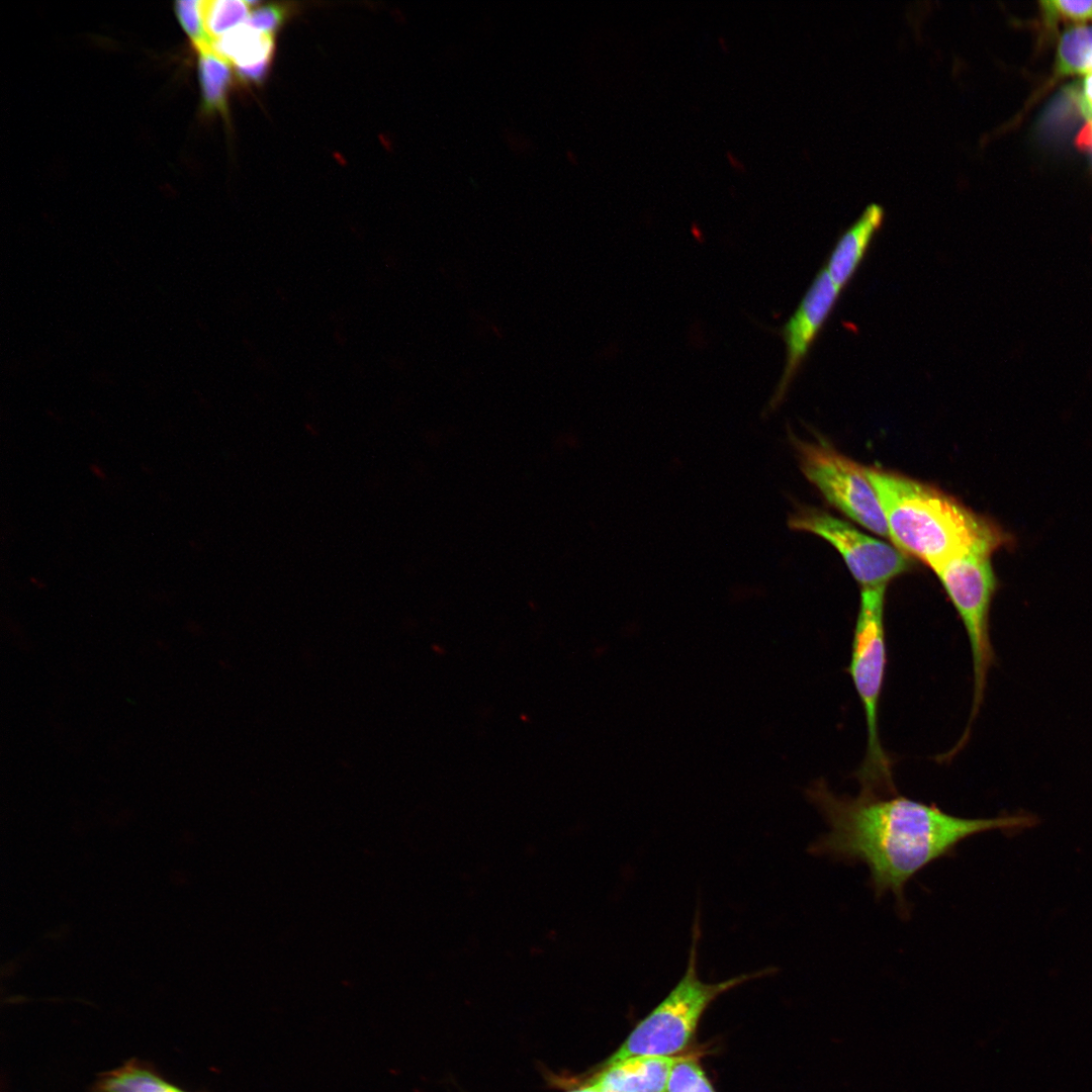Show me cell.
<instances>
[{
  "instance_id": "obj_15",
  "label": "cell",
  "mask_w": 1092,
  "mask_h": 1092,
  "mask_svg": "<svg viewBox=\"0 0 1092 1092\" xmlns=\"http://www.w3.org/2000/svg\"><path fill=\"white\" fill-rule=\"evenodd\" d=\"M253 2L242 0L203 1L204 29L213 42L230 30L246 22Z\"/></svg>"
},
{
  "instance_id": "obj_18",
  "label": "cell",
  "mask_w": 1092,
  "mask_h": 1092,
  "mask_svg": "<svg viewBox=\"0 0 1092 1092\" xmlns=\"http://www.w3.org/2000/svg\"><path fill=\"white\" fill-rule=\"evenodd\" d=\"M175 10L182 27L196 49L212 44L204 29L203 1H179L176 2Z\"/></svg>"
},
{
  "instance_id": "obj_24",
  "label": "cell",
  "mask_w": 1092,
  "mask_h": 1092,
  "mask_svg": "<svg viewBox=\"0 0 1092 1092\" xmlns=\"http://www.w3.org/2000/svg\"><path fill=\"white\" fill-rule=\"evenodd\" d=\"M91 468H92V471H93V472H94V473H95L96 475H98V476H100V477H103V476H104L103 472H101V470H100V468H99L98 466H94V465H92V467H91Z\"/></svg>"
},
{
  "instance_id": "obj_16",
  "label": "cell",
  "mask_w": 1092,
  "mask_h": 1092,
  "mask_svg": "<svg viewBox=\"0 0 1092 1092\" xmlns=\"http://www.w3.org/2000/svg\"><path fill=\"white\" fill-rule=\"evenodd\" d=\"M666 1092H715L698 1061L676 1057L668 1075Z\"/></svg>"
},
{
  "instance_id": "obj_12",
  "label": "cell",
  "mask_w": 1092,
  "mask_h": 1092,
  "mask_svg": "<svg viewBox=\"0 0 1092 1092\" xmlns=\"http://www.w3.org/2000/svg\"><path fill=\"white\" fill-rule=\"evenodd\" d=\"M89 1092H191L169 1081L154 1064L136 1058L99 1073ZM202 1092V1091H200ZM204 1092V1091H203Z\"/></svg>"
},
{
  "instance_id": "obj_22",
  "label": "cell",
  "mask_w": 1092,
  "mask_h": 1092,
  "mask_svg": "<svg viewBox=\"0 0 1092 1092\" xmlns=\"http://www.w3.org/2000/svg\"><path fill=\"white\" fill-rule=\"evenodd\" d=\"M564 1092H599V1091L595 1090L594 1088H592L589 1086L580 1085V1086H573V1087H570V1088H566V1090Z\"/></svg>"
},
{
  "instance_id": "obj_4",
  "label": "cell",
  "mask_w": 1092,
  "mask_h": 1092,
  "mask_svg": "<svg viewBox=\"0 0 1092 1092\" xmlns=\"http://www.w3.org/2000/svg\"><path fill=\"white\" fill-rule=\"evenodd\" d=\"M886 586L861 588L848 672L863 708L867 747L856 771L861 793L890 795L896 790L892 760L879 734L878 714L887 662L884 623Z\"/></svg>"
},
{
  "instance_id": "obj_2",
  "label": "cell",
  "mask_w": 1092,
  "mask_h": 1092,
  "mask_svg": "<svg viewBox=\"0 0 1092 1092\" xmlns=\"http://www.w3.org/2000/svg\"><path fill=\"white\" fill-rule=\"evenodd\" d=\"M866 473L882 506L889 538L932 570L979 544L1014 543L994 522L931 485L877 467H866Z\"/></svg>"
},
{
  "instance_id": "obj_1",
  "label": "cell",
  "mask_w": 1092,
  "mask_h": 1092,
  "mask_svg": "<svg viewBox=\"0 0 1092 1092\" xmlns=\"http://www.w3.org/2000/svg\"><path fill=\"white\" fill-rule=\"evenodd\" d=\"M807 794L829 828L810 852L864 863L876 897L891 892L901 914H908L906 884L929 863L953 854L963 840L990 830L1017 832L1039 823L1030 813L963 818L896 793L837 795L825 782H817Z\"/></svg>"
},
{
  "instance_id": "obj_3",
  "label": "cell",
  "mask_w": 1092,
  "mask_h": 1092,
  "mask_svg": "<svg viewBox=\"0 0 1092 1092\" xmlns=\"http://www.w3.org/2000/svg\"><path fill=\"white\" fill-rule=\"evenodd\" d=\"M699 939L700 922L697 912L692 927V941L684 976L601 1066L636 1056H674L690 1044L703 1013L719 995L751 979L767 976L772 972L771 969L766 968L719 983H705L698 975Z\"/></svg>"
},
{
  "instance_id": "obj_23",
  "label": "cell",
  "mask_w": 1092,
  "mask_h": 1092,
  "mask_svg": "<svg viewBox=\"0 0 1092 1092\" xmlns=\"http://www.w3.org/2000/svg\"><path fill=\"white\" fill-rule=\"evenodd\" d=\"M566 159L568 160L569 163H571L573 165L578 163V159H577L576 154L571 150H568L566 152Z\"/></svg>"
},
{
  "instance_id": "obj_6",
  "label": "cell",
  "mask_w": 1092,
  "mask_h": 1092,
  "mask_svg": "<svg viewBox=\"0 0 1092 1092\" xmlns=\"http://www.w3.org/2000/svg\"><path fill=\"white\" fill-rule=\"evenodd\" d=\"M790 438L801 471L825 499L871 532L889 538L885 515L866 467L825 442H805L793 435Z\"/></svg>"
},
{
  "instance_id": "obj_8",
  "label": "cell",
  "mask_w": 1092,
  "mask_h": 1092,
  "mask_svg": "<svg viewBox=\"0 0 1092 1092\" xmlns=\"http://www.w3.org/2000/svg\"><path fill=\"white\" fill-rule=\"evenodd\" d=\"M840 290L822 268L797 309L780 330L786 345V361L767 411L778 408L784 401L812 345L833 310Z\"/></svg>"
},
{
  "instance_id": "obj_5",
  "label": "cell",
  "mask_w": 1092,
  "mask_h": 1092,
  "mask_svg": "<svg viewBox=\"0 0 1092 1092\" xmlns=\"http://www.w3.org/2000/svg\"><path fill=\"white\" fill-rule=\"evenodd\" d=\"M1002 547L998 543L979 544L933 570L963 622L972 655L973 702L969 724L960 740L962 744H966L970 726L980 711L988 673L996 659L989 621L991 603L997 589L991 557Z\"/></svg>"
},
{
  "instance_id": "obj_10",
  "label": "cell",
  "mask_w": 1092,
  "mask_h": 1092,
  "mask_svg": "<svg viewBox=\"0 0 1092 1092\" xmlns=\"http://www.w3.org/2000/svg\"><path fill=\"white\" fill-rule=\"evenodd\" d=\"M885 211L879 204L867 206L859 217L839 237L824 267L833 283L842 289L854 276L881 229Z\"/></svg>"
},
{
  "instance_id": "obj_7",
  "label": "cell",
  "mask_w": 1092,
  "mask_h": 1092,
  "mask_svg": "<svg viewBox=\"0 0 1092 1092\" xmlns=\"http://www.w3.org/2000/svg\"><path fill=\"white\" fill-rule=\"evenodd\" d=\"M788 525L794 531L809 532L829 542L861 588L887 586L910 566L907 555L896 546L866 535L820 509L800 506L790 515Z\"/></svg>"
},
{
  "instance_id": "obj_17",
  "label": "cell",
  "mask_w": 1092,
  "mask_h": 1092,
  "mask_svg": "<svg viewBox=\"0 0 1092 1092\" xmlns=\"http://www.w3.org/2000/svg\"><path fill=\"white\" fill-rule=\"evenodd\" d=\"M1042 17L1049 26L1059 22L1079 25L1092 20V0H1044L1039 2Z\"/></svg>"
},
{
  "instance_id": "obj_14",
  "label": "cell",
  "mask_w": 1092,
  "mask_h": 1092,
  "mask_svg": "<svg viewBox=\"0 0 1092 1092\" xmlns=\"http://www.w3.org/2000/svg\"><path fill=\"white\" fill-rule=\"evenodd\" d=\"M196 50L199 54V78L204 106L209 111H224L232 80L229 62L218 56L211 46Z\"/></svg>"
},
{
  "instance_id": "obj_21",
  "label": "cell",
  "mask_w": 1092,
  "mask_h": 1092,
  "mask_svg": "<svg viewBox=\"0 0 1092 1092\" xmlns=\"http://www.w3.org/2000/svg\"><path fill=\"white\" fill-rule=\"evenodd\" d=\"M729 164L738 171H745V165L731 152L726 153Z\"/></svg>"
},
{
  "instance_id": "obj_13",
  "label": "cell",
  "mask_w": 1092,
  "mask_h": 1092,
  "mask_svg": "<svg viewBox=\"0 0 1092 1092\" xmlns=\"http://www.w3.org/2000/svg\"><path fill=\"white\" fill-rule=\"evenodd\" d=\"M1055 75H1092V25H1071L1066 28L1057 48Z\"/></svg>"
},
{
  "instance_id": "obj_9",
  "label": "cell",
  "mask_w": 1092,
  "mask_h": 1092,
  "mask_svg": "<svg viewBox=\"0 0 1092 1092\" xmlns=\"http://www.w3.org/2000/svg\"><path fill=\"white\" fill-rule=\"evenodd\" d=\"M676 1056H636L599 1066L584 1076L558 1077L560 1087L589 1086L599 1092H666Z\"/></svg>"
},
{
  "instance_id": "obj_20",
  "label": "cell",
  "mask_w": 1092,
  "mask_h": 1092,
  "mask_svg": "<svg viewBox=\"0 0 1092 1092\" xmlns=\"http://www.w3.org/2000/svg\"><path fill=\"white\" fill-rule=\"evenodd\" d=\"M1080 97V106L1082 112L1090 121L1092 129V75L1085 78L1083 91Z\"/></svg>"
},
{
  "instance_id": "obj_19",
  "label": "cell",
  "mask_w": 1092,
  "mask_h": 1092,
  "mask_svg": "<svg viewBox=\"0 0 1092 1092\" xmlns=\"http://www.w3.org/2000/svg\"><path fill=\"white\" fill-rule=\"evenodd\" d=\"M285 16V7L277 4H269L253 10L246 23L262 33L273 35L283 23Z\"/></svg>"
},
{
  "instance_id": "obj_11",
  "label": "cell",
  "mask_w": 1092,
  "mask_h": 1092,
  "mask_svg": "<svg viewBox=\"0 0 1092 1092\" xmlns=\"http://www.w3.org/2000/svg\"><path fill=\"white\" fill-rule=\"evenodd\" d=\"M212 50L236 67L243 81L259 83L267 75L274 51L273 35L247 23L230 30L211 44Z\"/></svg>"
}]
</instances>
